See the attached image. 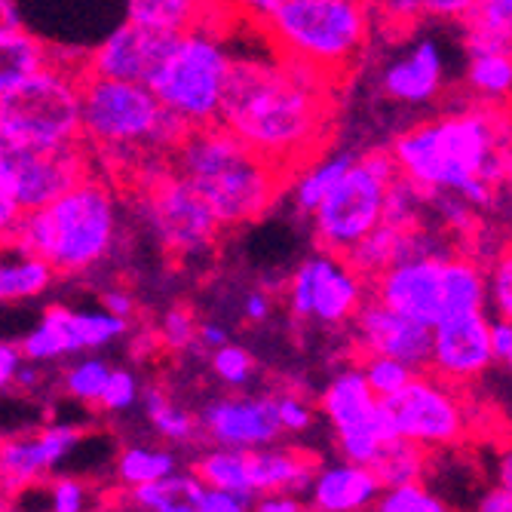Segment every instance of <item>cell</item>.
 <instances>
[{
	"instance_id": "6da1fadb",
	"label": "cell",
	"mask_w": 512,
	"mask_h": 512,
	"mask_svg": "<svg viewBox=\"0 0 512 512\" xmlns=\"http://www.w3.org/2000/svg\"><path fill=\"white\" fill-rule=\"evenodd\" d=\"M335 80L283 56H234L218 120L258 157L295 172L319 157L335 123Z\"/></svg>"
},
{
	"instance_id": "7a4b0ae2",
	"label": "cell",
	"mask_w": 512,
	"mask_h": 512,
	"mask_svg": "<svg viewBox=\"0 0 512 512\" xmlns=\"http://www.w3.org/2000/svg\"><path fill=\"white\" fill-rule=\"evenodd\" d=\"M387 151L396 172L424 191L460 194L473 181L503 191L509 181L506 105L467 99L460 108L402 129Z\"/></svg>"
},
{
	"instance_id": "3957f363",
	"label": "cell",
	"mask_w": 512,
	"mask_h": 512,
	"mask_svg": "<svg viewBox=\"0 0 512 512\" xmlns=\"http://www.w3.org/2000/svg\"><path fill=\"white\" fill-rule=\"evenodd\" d=\"M184 132L188 126L157 102L148 83L83 74L80 142L111 178L169 160Z\"/></svg>"
},
{
	"instance_id": "277c9868",
	"label": "cell",
	"mask_w": 512,
	"mask_h": 512,
	"mask_svg": "<svg viewBox=\"0 0 512 512\" xmlns=\"http://www.w3.org/2000/svg\"><path fill=\"white\" fill-rule=\"evenodd\" d=\"M169 166L200 194L221 230L261 221L289 184V172L249 151L221 123L184 132Z\"/></svg>"
},
{
	"instance_id": "5b68a950",
	"label": "cell",
	"mask_w": 512,
	"mask_h": 512,
	"mask_svg": "<svg viewBox=\"0 0 512 512\" xmlns=\"http://www.w3.org/2000/svg\"><path fill=\"white\" fill-rule=\"evenodd\" d=\"M117 234L120 191L99 169L50 203L22 212L13 243L50 264L56 276H80L114 252Z\"/></svg>"
},
{
	"instance_id": "8992f818",
	"label": "cell",
	"mask_w": 512,
	"mask_h": 512,
	"mask_svg": "<svg viewBox=\"0 0 512 512\" xmlns=\"http://www.w3.org/2000/svg\"><path fill=\"white\" fill-rule=\"evenodd\" d=\"M273 53L341 83L375 34L371 0H283L261 25Z\"/></svg>"
},
{
	"instance_id": "52a82bcc",
	"label": "cell",
	"mask_w": 512,
	"mask_h": 512,
	"mask_svg": "<svg viewBox=\"0 0 512 512\" xmlns=\"http://www.w3.org/2000/svg\"><path fill=\"white\" fill-rule=\"evenodd\" d=\"M368 292L384 307L433 329L451 313L485 310V264L470 252H430L405 258L375 279Z\"/></svg>"
},
{
	"instance_id": "ba28073f",
	"label": "cell",
	"mask_w": 512,
	"mask_h": 512,
	"mask_svg": "<svg viewBox=\"0 0 512 512\" xmlns=\"http://www.w3.org/2000/svg\"><path fill=\"white\" fill-rule=\"evenodd\" d=\"M83 74V53L50 50V62L0 99V126L28 148L77 145Z\"/></svg>"
},
{
	"instance_id": "9c48e42d",
	"label": "cell",
	"mask_w": 512,
	"mask_h": 512,
	"mask_svg": "<svg viewBox=\"0 0 512 512\" xmlns=\"http://www.w3.org/2000/svg\"><path fill=\"white\" fill-rule=\"evenodd\" d=\"M234 53L227 50L218 25H200L175 34L163 62L148 80L157 102L184 126H209L227 89Z\"/></svg>"
},
{
	"instance_id": "30bf717a",
	"label": "cell",
	"mask_w": 512,
	"mask_h": 512,
	"mask_svg": "<svg viewBox=\"0 0 512 512\" xmlns=\"http://www.w3.org/2000/svg\"><path fill=\"white\" fill-rule=\"evenodd\" d=\"M132 181V203L142 221L151 227L157 243L175 258H197L209 252L221 227L200 194L184 181L169 160L151 163L129 175Z\"/></svg>"
},
{
	"instance_id": "8fae6325",
	"label": "cell",
	"mask_w": 512,
	"mask_h": 512,
	"mask_svg": "<svg viewBox=\"0 0 512 512\" xmlns=\"http://www.w3.org/2000/svg\"><path fill=\"white\" fill-rule=\"evenodd\" d=\"M396 175L399 172L387 148L356 154L335 188L310 212L316 246L322 252L344 255L371 234L381 224L387 188Z\"/></svg>"
},
{
	"instance_id": "7c38bea8",
	"label": "cell",
	"mask_w": 512,
	"mask_h": 512,
	"mask_svg": "<svg viewBox=\"0 0 512 512\" xmlns=\"http://www.w3.org/2000/svg\"><path fill=\"white\" fill-rule=\"evenodd\" d=\"M460 390L433 371H414L411 381L393 396L381 399L393 436L408 439L427 451L460 445L470 436V408Z\"/></svg>"
},
{
	"instance_id": "4fadbf2b",
	"label": "cell",
	"mask_w": 512,
	"mask_h": 512,
	"mask_svg": "<svg viewBox=\"0 0 512 512\" xmlns=\"http://www.w3.org/2000/svg\"><path fill=\"white\" fill-rule=\"evenodd\" d=\"M0 172L22 212L50 203L86 175L99 172L92 151L77 142L65 148H28L0 126Z\"/></svg>"
},
{
	"instance_id": "5bb4252c",
	"label": "cell",
	"mask_w": 512,
	"mask_h": 512,
	"mask_svg": "<svg viewBox=\"0 0 512 512\" xmlns=\"http://www.w3.org/2000/svg\"><path fill=\"white\" fill-rule=\"evenodd\" d=\"M319 405L338 436V448L344 460L350 463L368 467V463L375 460V454L384 448V442L393 439L384 405L368 390L359 365L338 371L329 381V387L322 390Z\"/></svg>"
},
{
	"instance_id": "9a60e30c",
	"label": "cell",
	"mask_w": 512,
	"mask_h": 512,
	"mask_svg": "<svg viewBox=\"0 0 512 512\" xmlns=\"http://www.w3.org/2000/svg\"><path fill=\"white\" fill-rule=\"evenodd\" d=\"M368 298V283L332 252H319L298 264L289 276L286 301L295 319H316L325 329H338L353 319L359 304Z\"/></svg>"
},
{
	"instance_id": "2e32d148",
	"label": "cell",
	"mask_w": 512,
	"mask_h": 512,
	"mask_svg": "<svg viewBox=\"0 0 512 512\" xmlns=\"http://www.w3.org/2000/svg\"><path fill=\"white\" fill-rule=\"evenodd\" d=\"M491 365V316L485 310L451 313L430 329L427 371L436 378L467 390L488 375Z\"/></svg>"
},
{
	"instance_id": "e0dca14e",
	"label": "cell",
	"mask_w": 512,
	"mask_h": 512,
	"mask_svg": "<svg viewBox=\"0 0 512 512\" xmlns=\"http://www.w3.org/2000/svg\"><path fill=\"white\" fill-rule=\"evenodd\" d=\"M350 341L359 356H393L414 371H424L430 359V329L414 322L375 298H365L353 313Z\"/></svg>"
},
{
	"instance_id": "ac0fdd59",
	"label": "cell",
	"mask_w": 512,
	"mask_h": 512,
	"mask_svg": "<svg viewBox=\"0 0 512 512\" xmlns=\"http://www.w3.org/2000/svg\"><path fill=\"white\" fill-rule=\"evenodd\" d=\"M175 34H163L138 22L123 19L89 53H83V71L92 77L148 83L163 62Z\"/></svg>"
},
{
	"instance_id": "d6986e66",
	"label": "cell",
	"mask_w": 512,
	"mask_h": 512,
	"mask_svg": "<svg viewBox=\"0 0 512 512\" xmlns=\"http://www.w3.org/2000/svg\"><path fill=\"white\" fill-rule=\"evenodd\" d=\"M80 439L83 430L74 424H53L37 433L0 439V500L37 485L80 445Z\"/></svg>"
},
{
	"instance_id": "ffe728a7",
	"label": "cell",
	"mask_w": 512,
	"mask_h": 512,
	"mask_svg": "<svg viewBox=\"0 0 512 512\" xmlns=\"http://www.w3.org/2000/svg\"><path fill=\"white\" fill-rule=\"evenodd\" d=\"M203 430L224 448H267L283 436L273 396L218 399L203 411Z\"/></svg>"
},
{
	"instance_id": "44dd1931",
	"label": "cell",
	"mask_w": 512,
	"mask_h": 512,
	"mask_svg": "<svg viewBox=\"0 0 512 512\" xmlns=\"http://www.w3.org/2000/svg\"><path fill=\"white\" fill-rule=\"evenodd\" d=\"M384 96L405 108H424L436 102L445 89V59L433 37L414 40V46L393 59L381 74Z\"/></svg>"
},
{
	"instance_id": "7402d4cb",
	"label": "cell",
	"mask_w": 512,
	"mask_h": 512,
	"mask_svg": "<svg viewBox=\"0 0 512 512\" xmlns=\"http://www.w3.org/2000/svg\"><path fill=\"white\" fill-rule=\"evenodd\" d=\"M381 482L362 463H332L316 467L307 494L313 512H365L381 494Z\"/></svg>"
},
{
	"instance_id": "603a6c76",
	"label": "cell",
	"mask_w": 512,
	"mask_h": 512,
	"mask_svg": "<svg viewBox=\"0 0 512 512\" xmlns=\"http://www.w3.org/2000/svg\"><path fill=\"white\" fill-rule=\"evenodd\" d=\"M319 460L292 448H246V473L252 497L258 494H304Z\"/></svg>"
},
{
	"instance_id": "cb8c5ba5",
	"label": "cell",
	"mask_w": 512,
	"mask_h": 512,
	"mask_svg": "<svg viewBox=\"0 0 512 512\" xmlns=\"http://www.w3.org/2000/svg\"><path fill=\"white\" fill-rule=\"evenodd\" d=\"M126 19L163 34L227 22L215 0H126Z\"/></svg>"
},
{
	"instance_id": "d4e9b609",
	"label": "cell",
	"mask_w": 512,
	"mask_h": 512,
	"mask_svg": "<svg viewBox=\"0 0 512 512\" xmlns=\"http://www.w3.org/2000/svg\"><path fill=\"white\" fill-rule=\"evenodd\" d=\"M19 353L28 362H56L65 356L83 353L77 322H74V307H65V304L46 307L40 322L19 341Z\"/></svg>"
},
{
	"instance_id": "484cf974",
	"label": "cell",
	"mask_w": 512,
	"mask_h": 512,
	"mask_svg": "<svg viewBox=\"0 0 512 512\" xmlns=\"http://www.w3.org/2000/svg\"><path fill=\"white\" fill-rule=\"evenodd\" d=\"M56 283L53 267L16 243L0 246V304H22L46 295Z\"/></svg>"
},
{
	"instance_id": "4316f807",
	"label": "cell",
	"mask_w": 512,
	"mask_h": 512,
	"mask_svg": "<svg viewBox=\"0 0 512 512\" xmlns=\"http://www.w3.org/2000/svg\"><path fill=\"white\" fill-rule=\"evenodd\" d=\"M463 25V46L473 53H512V0H476Z\"/></svg>"
},
{
	"instance_id": "83f0119b",
	"label": "cell",
	"mask_w": 512,
	"mask_h": 512,
	"mask_svg": "<svg viewBox=\"0 0 512 512\" xmlns=\"http://www.w3.org/2000/svg\"><path fill=\"white\" fill-rule=\"evenodd\" d=\"M50 50L53 46L40 34H34L28 25L0 31V99L28 74H34L40 65L50 62Z\"/></svg>"
},
{
	"instance_id": "f1b7e54d",
	"label": "cell",
	"mask_w": 512,
	"mask_h": 512,
	"mask_svg": "<svg viewBox=\"0 0 512 512\" xmlns=\"http://www.w3.org/2000/svg\"><path fill=\"white\" fill-rule=\"evenodd\" d=\"M129 497L145 512H203L206 485L194 473H169L148 485L129 488Z\"/></svg>"
},
{
	"instance_id": "f546056e",
	"label": "cell",
	"mask_w": 512,
	"mask_h": 512,
	"mask_svg": "<svg viewBox=\"0 0 512 512\" xmlns=\"http://www.w3.org/2000/svg\"><path fill=\"white\" fill-rule=\"evenodd\" d=\"M353 157L356 154H329V157H313L304 166H298L289 175V184H286L289 194H292L295 209L310 215L325 200V194L335 188L338 178L347 172Z\"/></svg>"
},
{
	"instance_id": "4dcf8cb0",
	"label": "cell",
	"mask_w": 512,
	"mask_h": 512,
	"mask_svg": "<svg viewBox=\"0 0 512 512\" xmlns=\"http://www.w3.org/2000/svg\"><path fill=\"white\" fill-rule=\"evenodd\" d=\"M427 467H430V451L408 442V439H399V436L384 442V448L375 454V460L368 463V470L375 473L381 488L424 482Z\"/></svg>"
},
{
	"instance_id": "1f68e13d",
	"label": "cell",
	"mask_w": 512,
	"mask_h": 512,
	"mask_svg": "<svg viewBox=\"0 0 512 512\" xmlns=\"http://www.w3.org/2000/svg\"><path fill=\"white\" fill-rule=\"evenodd\" d=\"M470 99L485 105H509L512 92V53H473L463 71Z\"/></svg>"
},
{
	"instance_id": "d6a6232c",
	"label": "cell",
	"mask_w": 512,
	"mask_h": 512,
	"mask_svg": "<svg viewBox=\"0 0 512 512\" xmlns=\"http://www.w3.org/2000/svg\"><path fill=\"white\" fill-rule=\"evenodd\" d=\"M194 476L215 491L237 494L243 500H252V485L246 473V448H212L194 463Z\"/></svg>"
},
{
	"instance_id": "836d02e7",
	"label": "cell",
	"mask_w": 512,
	"mask_h": 512,
	"mask_svg": "<svg viewBox=\"0 0 512 512\" xmlns=\"http://www.w3.org/2000/svg\"><path fill=\"white\" fill-rule=\"evenodd\" d=\"M145 411L151 417L154 430L169 439V442H188L197 433V421L191 411H184L181 405H175L160 387H148L145 393Z\"/></svg>"
},
{
	"instance_id": "e575fe53",
	"label": "cell",
	"mask_w": 512,
	"mask_h": 512,
	"mask_svg": "<svg viewBox=\"0 0 512 512\" xmlns=\"http://www.w3.org/2000/svg\"><path fill=\"white\" fill-rule=\"evenodd\" d=\"M175 473V457L169 451L157 448H126L117 457V479L129 488L148 485L154 479H163Z\"/></svg>"
},
{
	"instance_id": "d590c367",
	"label": "cell",
	"mask_w": 512,
	"mask_h": 512,
	"mask_svg": "<svg viewBox=\"0 0 512 512\" xmlns=\"http://www.w3.org/2000/svg\"><path fill=\"white\" fill-rule=\"evenodd\" d=\"M375 512H451V506L436 497L424 482H408L396 488H384L371 503Z\"/></svg>"
},
{
	"instance_id": "8d00e7d4",
	"label": "cell",
	"mask_w": 512,
	"mask_h": 512,
	"mask_svg": "<svg viewBox=\"0 0 512 512\" xmlns=\"http://www.w3.org/2000/svg\"><path fill=\"white\" fill-rule=\"evenodd\" d=\"M108 371L111 365L99 356H89V359H77L65 368L62 375V384H65V393L77 402H86V405H99V396H102V387L108 381Z\"/></svg>"
},
{
	"instance_id": "74e56055",
	"label": "cell",
	"mask_w": 512,
	"mask_h": 512,
	"mask_svg": "<svg viewBox=\"0 0 512 512\" xmlns=\"http://www.w3.org/2000/svg\"><path fill=\"white\" fill-rule=\"evenodd\" d=\"M359 371H362V378L368 384V390L375 393L378 399H387L393 396L396 390H402L411 375H414V368H408L405 362L393 359V356H359Z\"/></svg>"
},
{
	"instance_id": "f35d334b",
	"label": "cell",
	"mask_w": 512,
	"mask_h": 512,
	"mask_svg": "<svg viewBox=\"0 0 512 512\" xmlns=\"http://www.w3.org/2000/svg\"><path fill=\"white\" fill-rule=\"evenodd\" d=\"M485 304L497 310V319H512V258L506 246L485 261Z\"/></svg>"
},
{
	"instance_id": "ab89813d",
	"label": "cell",
	"mask_w": 512,
	"mask_h": 512,
	"mask_svg": "<svg viewBox=\"0 0 512 512\" xmlns=\"http://www.w3.org/2000/svg\"><path fill=\"white\" fill-rule=\"evenodd\" d=\"M212 371L215 378L227 387H246L255 375V359L249 350L237 347V344H221L212 353Z\"/></svg>"
},
{
	"instance_id": "60d3db41",
	"label": "cell",
	"mask_w": 512,
	"mask_h": 512,
	"mask_svg": "<svg viewBox=\"0 0 512 512\" xmlns=\"http://www.w3.org/2000/svg\"><path fill=\"white\" fill-rule=\"evenodd\" d=\"M371 16H375V31H399L408 34L414 25H421V10L417 0H371Z\"/></svg>"
},
{
	"instance_id": "b9f144b4",
	"label": "cell",
	"mask_w": 512,
	"mask_h": 512,
	"mask_svg": "<svg viewBox=\"0 0 512 512\" xmlns=\"http://www.w3.org/2000/svg\"><path fill=\"white\" fill-rule=\"evenodd\" d=\"M197 319L191 310L184 307H169L160 319V341L169 350H188L191 344H197Z\"/></svg>"
},
{
	"instance_id": "7bdbcfd3",
	"label": "cell",
	"mask_w": 512,
	"mask_h": 512,
	"mask_svg": "<svg viewBox=\"0 0 512 512\" xmlns=\"http://www.w3.org/2000/svg\"><path fill=\"white\" fill-rule=\"evenodd\" d=\"M142 390H138V381L129 368H111L108 371V381L102 387V396H99V405L105 411H126L138 402Z\"/></svg>"
},
{
	"instance_id": "ee69618b",
	"label": "cell",
	"mask_w": 512,
	"mask_h": 512,
	"mask_svg": "<svg viewBox=\"0 0 512 512\" xmlns=\"http://www.w3.org/2000/svg\"><path fill=\"white\" fill-rule=\"evenodd\" d=\"M273 405H276V421L283 433H304L313 427V408L301 396H292V393L273 396Z\"/></svg>"
},
{
	"instance_id": "f6af8a7d",
	"label": "cell",
	"mask_w": 512,
	"mask_h": 512,
	"mask_svg": "<svg viewBox=\"0 0 512 512\" xmlns=\"http://www.w3.org/2000/svg\"><path fill=\"white\" fill-rule=\"evenodd\" d=\"M218 10L224 13V19H237V22H249V25H261L283 0H215Z\"/></svg>"
},
{
	"instance_id": "bcb514c9",
	"label": "cell",
	"mask_w": 512,
	"mask_h": 512,
	"mask_svg": "<svg viewBox=\"0 0 512 512\" xmlns=\"http://www.w3.org/2000/svg\"><path fill=\"white\" fill-rule=\"evenodd\" d=\"M89 488L80 479H56L50 485V509L56 512H86Z\"/></svg>"
},
{
	"instance_id": "7dc6e473",
	"label": "cell",
	"mask_w": 512,
	"mask_h": 512,
	"mask_svg": "<svg viewBox=\"0 0 512 512\" xmlns=\"http://www.w3.org/2000/svg\"><path fill=\"white\" fill-rule=\"evenodd\" d=\"M476 7V0H417V10H421V19L430 22H454L460 25L470 16V10Z\"/></svg>"
},
{
	"instance_id": "c3c4849f",
	"label": "cell",
	"mask_w": 512,
	"mask_h": 512,
	"mask_svg": "<svg viewBox=\"0 0 512 512\" xmlns=\"http://www.w3.org/2000/svg\"><path fill=\"white\" fill-rule=\"evenodd\" d=\"M19 218H22V209H19L13 191H10V184H7L4 172H0V246L13 243Z\"/></svg>"
},
{
	"instance_id": "681fc988",
	"label": "cell",
	"mask_w": 512,
	"mask_h": 512,
	"mask_svg": "<svg viewBox=\"0 0 512 512\" xmlns=\"http://www.w3.org/2000/svg\"><path fill=\"white\" fill-rule=\"evenodd\" d=\"M491 356L500 365H509L512 359V322L509 319H491Z\"/></svg>"
},
{
	"instance_id": "f907efd6",
	"label": "cell",
	"mask_w": 512,
	"mask_h": 512,
	"mask_svg": "<svg viewBox=\"0 0 512 512\" xmlns=\"http://www.w3.org/2000/svg\"><path fill=\"white\" fill-rule=\"evenodd\" d=\"M22 353H19V344H10V341H0V393H7L13 387V378L22 365Z\"/></svg>"
},
{
	"instance_id": "816d5d0a",
	"label": "cell",
	"mask_w": 512,
	"mask_h": 512,
	"mask_svg": "<svg viewBox=\"0 0 512 512\" xmlns=\"http://www.w3.org/2000/svg\"><path fill=\"white\" fill-rule=\"evenodd\" d=\"M102 310L132 322V316H135V295L129 289H105L102 292Z\"/></svg>"
},
{
	"instance_id": "f5cc1de1",
	"label": "cell",
	"mask_w": 512,
	"mask_h": 512,
	"mask_svg": "<svg viewBox=\"0 0 512 512\" xmlns=\"http://www.w3.org/2000/svg\"><path fill=\"white\" fill-rule=\"evenodd\" d=\"M252 512H307L301 497L295 494H258L255 506H249Z\"/></svg>"
},
{
	"instance_id": "db71d44e",
	"label": "cell",
	"mask_w": 512,
	"mask_h": 512,
	"mask_svg": "<svg viewBox=\"0 0 512 512\" xmlns=\"http://www.w3.org/2000/svg\"><path fill=\"white\" fill-rule=\"evenodd\" d=\"M203 512H252V509H249V500H243V497H237V494L206 488Z\"/></svg>"
},
{
	"instance_id": "11a10c76",
	"label": "cell",
	"mask_w": 512,
	"mask_h": 512,
	"mask_svg": "<svg viewBox=\"0 0 512 512\" xmlns=\"http://www.w3.org/2000/svg\"><path fill=\"white\" fill-rule=\"evenodd\" d=\"M270 310H273V301H270L267 292H249L246 301H243V313L252 322H264L270 316Z\"/></svg>"
},
{
	"instance_id": "9f6ffc18",
	"label": "cell",
	"mask_w": 512,
	"mask_h": 512,
	"mask_svg": "<svg viewBox=\"0 0 512 512\" xmlns=\"http://www.w3.org/2000/svg\"><path fill=\"white\" fill-rule=\"evenodd\" d=\"M479 512H512V488H491L482 503H479Z\"/></svg>"
},
{
	"instance_id": "6f0895ef",
	"label": "cell",
	"mask_w": 512,
	"mask_h": 512,
	"mask_svg": "<svg viewBox=\"0 0 512 512\" xmlns=\"http://www.w3.org/2000/svg\"><path fill=\"white\" fill-rule=\"evenodd\" d=\"M22 25H25V16L19 10V0H0V31H13Z\"/></svg>"
},
{
	"instance_id": "680465c9",
	"label": "cell",
	"mask_w": 512,
	"mask_h": 512,
	"mask_svg": "<svg viewBox=\"0 0 512 512\" xmlns=\"http://www.w3.org/2000/svg\"><path fill=\"white\" fill-rule=\"evenodd\" d=\"M197 341L203 344V347H221V344H227V332L221 329V325H212V322H203V325H197Z\"/></svg>"
},
{
	"instance_id": "91938a15",
	"label": "cell",
	"mask_w": 512,
	"mask_h": 512,
	"mask_svg": "<svg viewBox=\"0 0 512 512\" xmlns=\"http://www.w3.org/2000/svg\"><path fill=\"white\" fill-rule=\"evenodd\" d=\"M500 488H512V470H509V457L500 463Z\"/></svg>"
},
{
	"instance_id": "94428289",
	"label": "cell",
	"mask_w": 512,
	"mask_h": 512,
	"mask_svg": "<svg viewBox=\"0 0 512 512\" xmlns=\"http://www.w3.org/2000/svg\"><path fill=\"white\" fill-rule=\"evenodd\" d=\"M50 512H56V509H50Z\"/></svg>"
}]
</instances>
